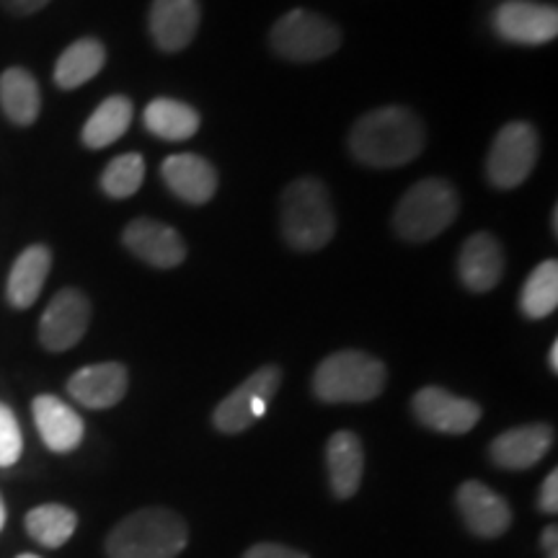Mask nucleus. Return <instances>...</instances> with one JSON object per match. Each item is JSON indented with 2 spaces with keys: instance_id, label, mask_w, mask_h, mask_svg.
Listing matches in <instances>:
<instances>
[{
  "instance_id": "27",
  "label": "nucleus",
  "mask_w": 558,
  "mask_h": 558,
  "mask_svg": "<svg viewBox=\"0 0 558 558\" xmlns=\"http://www.w3.org/2000/svg\"><path fill=\"white\" fill-rule=\"evenodd\" d=\"M558 305V264L556 259L541 262L525 279L520 292V311L527 318H548Z\"/></svg>"
},
{
  "instance_id": "26",
  "label": "nucleus",
  "mask_w": 558,
  "mask_h": 558,
  "mask_svg": "<svg viewBox=\"0 0 558 558\" xmlns=\"http://www.w3.org/2000/svg\"><path fill=\"white\" fill-rule=\"evenodd\" d=\"M75 527H78V514L62 505H41L26 514V533L45 548L65 546L73 538Z\"/></svg>"
},
{
  "instance_id": "28",
  "label": "nucleus",
  "mask_w": 558,
  "mask_h": 558,
  "mask_svg": "<svg viewBox=\"0 0 558 558\" xmlns=\"http://www.w3.org/2000/svg\"><path fill=\"white\" fill-rule=\"evenodd\" d=\"M145 160L140 153H124L117 156L101 173V190L111 199H128L143 186Z\"/></svg>"
},
{
  "instance_id": "24",
  "label": "nucleus",
  "mask_w": 558,
  "mask_h": 558,
  "mask_svg": "<svg viewBox=\"0 0 558 558\" xmlns=\"http://www.w3.org/2000/svg\"><path fill=\"white\" fill-rule=\"evenodd\" d=\"M132 124V101L128 96H109L99 104V109L83 124V145L90 150H101L114 145Z\"/></svg>"
},
{
  "instance_id": "20",
  "label": "nucleus",
  "mask_w": 558,
  "mask_h": 558,
  "mask_svg": "<svg viewBox=\"0 0 558 558\" xmlns=\"http://www.w3.org/2000/svg\"><path fill=\"white\" fill-rule=\"evenodd\" d=\"M326 465H329L333 497H354L362 484V471H365V452H362L360 437L349 429L331 435L326 445Z\"/></svg>"
},
{
  "instance_id": "30",
  "label": "nucleus",
  "mask_w": 558,
  "mask_h": 558,
  "mask_svg": "<svg viewBox=\"0 0 558 558\" xmlns=\"http://www.w3.org/2000/svg\"><path fill=\"white\" fill-rule=\"evenodd\" d=\"M243 558H308L303 550L279 546V543H259V546L248 548Z\"/></svg>"
},
{
  "instance_id": "10",
  "label": "nucleus",
  "mask_w": 558,
  "mask_h": 558,
  "mask_svg": "<svg viewBox=\"0 0 558 558\" xmlns=\"http://www.w3.org/2000/svg\"><path fill=\"white\" fill-rule=\"evenodd\" d=\"M494 29L512 45H548L558 34V11L535 0H507L494 11Z\"/></svg>"
},
{
  "instance_id": "11",
  "label": "nucleus",
  "mask_w": 558,
  "mask_h": 558,
  "mask_svg": "<svg viewBox=\"0 0 558 558\" xmlns=\"http://www.w3.org/2000/svg\"><path fill=\"white\" fill-rule=\"evenodd\" d=\"M411 409L424 427L442 432V435H465L481 418V407L476 401L458 399L450 390L437 386L418 390L411 401Z\"/></svg>"
},
{
  "instance_id": "35",
  "label": "nucleus",
  "mask_w": 558,
  "mask_h": 558,
  "mask_svg": "<svg viewBox=\"0 0 558 558\" xmlns=\"http://www.w3.org/2000/svg\"><path fill=\"white\" fill-rule=\"evenodd\" d=\"M3 525H5V505L3 499H0V530H3Z\"/></svg>"
},
{
  "instance_id": "4",
  "label": "nucleus",
  "mask_w": 558,
  "mask_h": 558,
  "mask_svg": "<svg viewBox=\"0 0 558 558\" xmlns=\"http://www.w3.org/2000/svg\"><path fill=\"white\" fill-rule=\"evenodd\" d=\"M460 213V194L448 179L416 181L396 205V235L407 243H427L445 233Z\"/></svg>"
},
{
  "instance_id": "29",
  "label": "nucleus",
  "mask_w": 558,
  "mask_h": 558,
  "mask_svg": "<svg viewBox=\"0 0 558 558\" xmlns=\"http://www.w3.org/2000/svg\"><path fill=\"white\" fill-rule=\"evenodd\" d=\"M21 450H24V437H21L16 416L5 403H0V469H11L13 463H19Z\"/></svg>"
},
{
  "instance_id": "23",
  "label": "nucleus",
  "mask_w": 558,
  "mask_h": 558,
  "mask_svg": "<svg viewBox=\"0 0 558 558\" xmlns=\"http://www.w3.org/2000/svg\"><path fill=\"white\" fill-rule=\"evenodd\" d=\"M0 107L13 124L29 128L37 122L41 109L39 86L24 68H9L0 75Z\"/></svg>"
},
{
  "instance_id": "3",
  "label": "nucleus",
  "mask_w": 558,
  "mask_h": 558,
  "mask_svg": "<svg viewBox=\"0 0 558 558\" xmlns=\"http://www.w3.org/2000/svg\"><path fill=\"white\" fill-rule=\"evenodd\" d=\"M190 530L177 512L163 507L140 509L109 533V558H177L186 548Z\"/></svg>"
},
{
  "instance_id": "31",
  "label": "nucleus",
  "mask_w": 558,
  "mask_h": 558,
  "mask_svg": "<svg viewBox=\"0 0 558 558\" xmlns=\"http://www.w3.org/2000/svg\"><path fill=\"white\" fill-rule=\"evenodd\" d=\"M538 507L546 514H556L558 512V471H550L548 476H546V481H543Z\"/></svg>"
},
{
  "instance_id": "1",
  "label": "nucleus",
  "mask_w": 558,
  "mask_h": 558,
  "mask_svg": "<svg viewBox=\"0 0 558 558\" xmlns=\"http://www.w3.org/2000/svg\"><path fill=\"white\" fill-rule=\"evenodd\" d=\"M427 130L407 107H383L362 114L349 132V150L369 169H399L418 158Z\"/></svg>"
},
{
  "instance_id": "8",
  "label": "nucleus",
  "mask_w": 558,
  "mask_h": 558,
  "mask_svg": "<svg viewBox=\"0 0 558 558\" xmlns=\"http://www.w3.org/2000/svg\"><path fill=\"white\" fill-rule=\"evenodd\" d=\"M279 383H282V369L275 365H267L248 375L228 399H222L215 409L213 422L215 427L226 435H239L246 432L256 418L264 416V411L277 396Z\"/></svg>"
},
{
  "instance_id": "36",
  "label": "nucleus",
  "mask_w": 558,
  "mask_h": 558,
  "mask_svg": "<svg viewBox=\"0 0 558 558\" xmlns=\"http://www.w3.org/2000/svg\"><path fill=\"white\" fill-rule=\"evenodd\" d=\"M16 558H39V556H34V554H21V556H16Z\"/></svg>"
},
{
  "instance_id": "9",
  "label": "nucleus",
  "mask_w": 558,
  "mask_h": 558,
  "mask_svg": "<svg viewBox=\"0 0 558 558\" xmlns=\"http://www.w3.org/2000/svg\"><path fill=\"white\" fill-rule=\"evenodd\" d=\"M90 303L81 290L65 288L50 300L39 320V341L47 352H68L86 337Z\"/></svg>"
},
{
  "instance_id": "34",
  "label": "nucleus",
  "mask_w": 558,
  "mask_h": 558,
  "mask_svg": "<svg viewBox=\"0 0 558 558\" xmlns=\"http://www.w3.org/2000/svg\"><path fill=\"white\" fill-rule=\"evenodd\" d=\"M548 362H550V369H554V373H558V341H554V344H550Z\"/></svg>"
},
{
  "instance_id": "7",
  "label": "nucleus",
  "mask_w": 558,
  "mask_h": 558,
  "mask_svg": "<svg viewBox=\"0 0 558 558\" xmlns=\"http://www.w3.org/2000/svg\"><path fill=\"white\" fill-rule=\"evenodd\" d=\"M538 132L527 122H509L497 132L486 158V177L497 190H514L535 169Z\"/></svg>"
},
{
  "instance_id": "15",
  "label": "nucleus",
  "mask_w": 558,
  "mask_h": 558,
  "mask_svg": "<svg viewBox=\"0 0 558 558\" xmlns=\"http://www.w3.org/2000/svg\"><path fill=\"white\" fill-rule=\"evenodd\" d=\"M130 386L128 367L120 362H99V365L81 367L68 380V393L86 409H111L124 399Z\"/></svg>"
},
{
  "instance_id": "32",
  "label": "nucleus",
  "mask_w": 558,
  "mask_h": 558,
  "mask_svg": "<svg viewBox=\"0 0 558 558\" xmlns=\"http://www.w3.org/2000/svg\"><path fill=\"white\" fill-rule=\"evenodd\" d=\"M47 3H50V0H0V5L9 13H13V16H32V13L45 9Z\"/></svg>"
},
{
  "instance_id": "17",
  "label": "nucleus",
  "mask_w": 558,
  "mask_h": 558,
  "mask_svg": "<svg viewBox=\"0 0 558 558\" xmlns=\"http://www.w3.org/2000/svg\"><path fill=\"white\" fill-rule=\"evenodd\" d=\"M166 186L186 205H207L218 192V171L207 158L194 153L169 156L160 166Z\"/></svg>"
},
{
  "instance_id": "13",
  "label": "nucleus",
  "mask_w": 558,
  "mask_h": 558,
  "mask_svg": "<svg viewBox=\"0 0 558 558\" xmlns=\"http://www.w3.org/2000/svg\"><path fill=\"white\" fill-rule=\"evenodd\" d=\"M456 499L463 522L478 538H499L512 525V509L494 488L484 486L481 481L460 484Z\"/></svg>"
},
{
  "instance_id": "19",
  "label": "nucleus",
  "mask_w": 558,
  "mask_h": 558,
  "mask_svg": "<svg viewBox=\"0 0 558 558\" xmlns=\"http://www.w3.org/2000/svg\"><path fill=\"white\" fill-rule=\"evenodd\" d=\"M41 442L52 452H70L83 442V418L58 396H37L32 403Z\"/></svg>"
},
{
  "instance_id": "33",
  "label": "nucleus",
  "mask_w": 558,
  "mask_h": 558,
  "mask_svg": "<svg viewBox=\"0 0 558 558\" xmlns=\"http://www.w3.org/2000/svg\"><path fill=\"white\" fill-rule=\"evenodd\" d=\"M541 546H543V554H546V558H558V530H556V525L543 530Z\"/></svg>"
},
{
  "instance_id": "5",
  "label": "nucleus",
  "mask_w": 558,
  "mask_h": 558,
  "mask_svg": "<svg viewBox=\"0 0 558 558\" xmlns=\"http://www.w3.org/2000/svg\"><path fill=\"white\" fill-rule=\"evenodd\" d=\"M386 365L373 354L344 349L316 367L313 393L326 403H365L378 399L386 388Z\"/></svg>"
},
{
  "instance_id": "12",
  "label": "nucleus",
  "mask_w": 558,
  "mask_h": 558,
  "mask_svg": "<svg viewBox=\"0 0 558 558\" xmlns=\"http://www.w3.org/2000/svg\"><path fill=\"white\" fill-rule=\"evenodd\" d=\"M124 248L156 269H173L186 259V243L166 222L153 218L132 220L122 233Z\"/></svg>"
},
{
  "instance_id": "14",
  "label": "nucleus",
  "mask_w": 558,
  "mask_h": 558,
  "mask_svg": "<svg viewBox=\"0 0 558 558\" xmlns=\"http://www.w3.org/2000/svg\"><path fill=\"white\" fill-rule=\"evenodd\" d=\"M199 0H153L150 37L160 52H181L199 29Z\"/></svg>"
},
{
  "instance_id": "21",
  "label": "nucleus",
  "mask_w": 558,
  "mask_h": 558,
  "mask_svg": "<svg viewBox=\"0 0 558 558\" xmlns=\"http://www.w3.org/2000/svg\"><path fill=\"white\" fill-rule=\"evenodd\" d=\"M50 269H52V254L47 246L34 243V246L21 251V256L11 267L9 288H5V295H9V303L13 308L24 311L37 303V298L41 295V288H45L47 277H50Z\"/></svg>"
},
{
  "instance_id": "22",
  "label": "nucleus",
  "mask_w": 558,
  "mask_h": 558,
  "mask_svg": "<svg viewBox=\"0 0 558 558\" xmlns=\"http://www.w3.org/2000/svg\"><path fill=\"white\" fill-rule=\"evenodd\" d=\"M145 128L150 135H156L166 143H184L197 135L199 130V111L192 109L190 104L177 99H156L145 107L143 114Z\"/></svg>"
},
{
  "instance_id": "25",
  "label": "nucleus",
  "mask_w": 558,
  "mask_h": 558,
  "mask_svg": "<svg viewBox=\"0 0 558 558\" xmlns=\"http://www.w3.org/2000/svg\"><path fill=\"white\" fill-rule=\"evenodd\" d=\"M104 62H107V50L99 39H78L68 47L65 52L58 58V65H54V83L62 90L81 88L83 83L101 73Z\"/></svg>"
},
{
  "instance_id": "18",
  "label": "nucleus",
  "mask_w": 558,
  "mask_h": 558,
  "mask_svg": "<svg viewBox=\"0 0 558 558\" xmlns=\"http://www.w3.org/2000/svg\"><path fill=\"white\" fill-rule=\"evenodd\" d=\"M458 277L471 292L494 290L505 277V248L492 233H473L458 254Z\"/></svg>"
},
{
  "instance_id": "16",
  "label": "nucleus",
  "mask_w": 558,
  "mask_h": 558,
  "mask_svg": "<svg viewBox=\"0 0 558 558\" xmlns=\"http://www.w3.org/2000/svg\"><path fill=\"white\" fill-rule=\"evenodd\" d=\"M550 445H554V427L541 422L525 424V427L501 432L488 448V456L499 469L525 471L548 456Z\"/></svg>"
},
{
  "instance_id": "6",
  "label": "nucleus",
  "mask_w": 558,
  "mask_h": 558,
  "mask_svg": "<svg viewBox=\"0 0 558 558\" xmlns=\"http://www.w3.org/2000/svg\"><path fill=\"white\" fill-rule=\"evenodd\" d=\"M269 45L277 58L290 62H318L341 47V29L320 13L292 9L271 26Z\"/></svg>"
},
{
  "instance_id": "2",
  "label": "nucleus",
  "mask_w": 558,
  "mask_h": 558,
  "mask_svg": "<svg viewBox=\"0 0 558 558\" xmlns=\"http://www.w3.org/2000/svg\"><path fill=\"white\" fill-rule=\"evenodd\" d=\"M279 228L282 239L295 251H318L329 246L337 233V213L331 194L316 177H300L284 186L279 197Z\"/></svg>"
}]
</instances>
